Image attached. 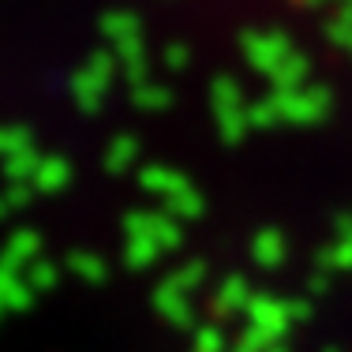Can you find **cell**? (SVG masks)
<instances>
[{
  "label": "cell",
  "mask_w": 352,
  "mask_h": 352,
  "mask_svg": "<svg viewBox=\"0 0 352 352\" xmlns=\"http://www.w3.org/2000/svg\"><path fill=\"white\" fill-rule=\"evenodd\" d=\"M330 34L341 41V45H349L352 49V8H341L338 15H333V23H330Z\"/></svg>",
  "instance_id": "obj_3"
},
{
  "label": "cell",
  "mask_w": 352,
  "mask_h": 352,
  "mask_svg": "<svg viewBox=\"0 0 352 352\" xmlns=\"http://www.w3.org/2000/svg\"><path fill=\"white\" fill-rule=\"evenodd\" d=\"M304 4H315L318 8V4H326V0H304Z\"/></svg>",
  "instance_id": "obj_4"
},
{
  "label": "cell",
  "mask_w": 352,
  "mask_h": 352,
  "mask_svg": "<svg viewBox=\"0 0 352 352\" xmlns=\"http://www.w3.org/2000/svg\"><path fill=\"white\" fill-rule=\"evenodd\" d=\"M105 34H109V38H116V45L135 49V34H139L135 15H128V12H113V15H105Z\"/></svg>",
  "instance_id": "obj_2"
},
{
  "label": "cell",
  "mask_w": 352,
  "mask_h": 352,
  "mask_svg": "<svg viewBox=\"0 0 352 352\" xmlns=\"http://www.w3.org/2000/svg\"><path fill=\"white\" fill-rule=\"evenodd\" d=\"M244 41H248V56L255 64H274L289 53V41L278 30H258V34H248Z\"/></svg>",
  "instance_id": "obj_1"
}]
</instances>
